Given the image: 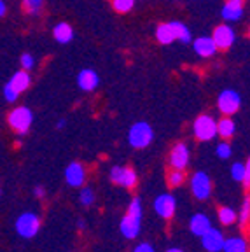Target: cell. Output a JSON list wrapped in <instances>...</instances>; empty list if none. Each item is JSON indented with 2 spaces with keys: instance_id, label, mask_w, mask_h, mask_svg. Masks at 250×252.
<instances>
[{
  "instance_id": "cell-22",
  "label": "cell",
  "mask_w": 250,
  "mask_h": 252,
  "mask_svg": "<svg viewBox=\"0 0 250 252\" xmlns=\"http://www.w3.org/2000/svg\"><path fill=\"white\" fill-rule=\"evenodd\" d=\"M224 252H247L249 251V244L243 240L242 236H231L224 240Z\"/></svg>"
},
{
  "instance_id": "cell-35",
  "label": "cell",
  "mask_w": 250,
  "mask_h": 252,
  "mask_svg": "<svg viewBox=\"0 0 250 252\" xmlns=\"http://www.w3.org/2000/svg\"><path fill=\"white\" fill-rule=\"evenodd\" d=\"M133 252H156V251H154V247L151 244H140V245L135 247V251Z\"/></svg>"
},
{
  "instance_id": "cell-20",
  "label": "cell",
  "mask_w": 250,
  "mask_h": 252,
  "mask_svg": "<svg viewBox=\"0 0 250 252\" xmlns=\"http://www.w3.org/2000/svg\"><path fill=\"white\" fill-rule=\"evenodd\" d=\"M235 130H236V125L229 116H224L220 121H217V135H220L224 140H229L235 135Z\"/></svg>"
},
{
  "instance_id": "cell-41",
  "label": "cell",
  "mask_w": 250,
  "mask_h": 252,
  "mask_svg": "<svg viewBox=\"0 0 250 252\" xmlns=\"http://www.w3.org/2000/svg\"><path fill=\"white\" fill-rule=\"evenodd\" d=\"M166 252H184L182 249H177V247H173V249H168Z\"/></svg>"
},
{
  "instance_id": "cell-31",
  "label": "cell",
  "mask_w": 250,
  "mask_h": 252,
  "mask_svg": "<svg viewBox=\"0 0 250 252\" xmlns=\"http://www.w3.org/2000/svg\"><path fill=\"white\" fill-rule=\"evenodd\" d=\"M20 91H16L14 88L11 86V83H7L4 86V98L7 100V102H18V98H20Z\"/></svg>"
},
{
  "instance_id": "cell-40",
  "label": "cell",
  "mask_w": 250,
  "mask_h": 252,
  "mask_svg": "<svg viewBox=\"0 0 250 252\" xmlns=\"http://www.w3.org/2000/svg\"><path fill=\"white\" fill-rule=\"evenodd\" d=\"M77 226H79V229H84V226H86V222H84V220H79V222H77Z\"/></svg>"
},
{
  "instance_id": "cell-32",
  "label": "cell",
  "mask_w": 250,
  "mask_h": 252,
  "mask_svg": "<svg viewBox=\"0 0 250 252\" xmlns=\"http://www.w3.org/2000/svg\"><path fill=\"white\" fill-rule=\"evenodd\" d=\"M215 153H217V156H219L220 159H227V158H231V146L226 140L220 142L219 146H217V149H215Z\"/></svg>"
},
{
  "instance_id": "cell-3",
  "label": "cell",
  "mask_w": 250,
  "mask_h": 252,
  "mask_svg": "<svg viewBox=\"0 0 250 252\" xmlns=\"http://www.w3.org/2000/svg\"><path fill=\"white\" fill-rule=\"evenodd\" d=\"M9 126H11L12 130L16 131V133H27L28 130H30L31 123H33V112H31L28 107H16V109H12L11 112H9Z\"/></svg>"
},
{
  "instance_id": "cell-8",
  "label": "cell",
  "mask_w": 250,
  "mask_h": 252,
  "mask_svg": "<svg viewBox=\"0 0 250 252\" xmlns=\"http://www.w3.org/2000/svg\"><path fill=\"white\" fill-rule=\"evenodd\" d=\"M191 191L196 200H208L212 194V181L205 172H196L191 179Z\"/></svg>"
},
{
  "instance_id": "cell-14",
  "label": "cell",
  "mask_w": 250,
  "mask_h": 252,
  "mask_svg": "<svg viewBox=\"0 0 250 252\" xmlns=\"http://www.w3.org/2000/svg\"><path fill=\"white\" fill-rule=\"evenodd\" d=\"M192 49L201 58H210V56H214L217 53V46H215L214 39L207 35H201L192 40Z\"/></svg>"
},
{
  "instance_id": "cell-6",
  "label": "cell",
  "mask_w": 250,
  "mask_h": 252,
  "mask_svg": "<svg viewBox=\"0 0 250 252\" xmlns=\"http://www.w3.org/2000/svg\"><path fill=\"white\" fill-rule=\"evenodd\" d=\"M40 229V219L33 212H23L16 219V231L23 238H33Z\"/></svg>"
},
{
  "instance_id": "cell-11",
  "label": "cell",
  "mask_w": 250,
  "mask_h": 252,
  "mask_svg": "<svg viewBox=\"0 0 250 252\" xmlns=\"http://www.w3.org/2000/svg\"><path fill=\"white\" fill-rule=\"evenodd\" d=\"M170 166L175 170H186L189 165V147L182 142L175 144L170 153Z\"/></svg>"
},
{
  "instance_id": "cell-4",
  "label": "cell",
  "mask_w": 250,
  "mask_h": 252,
  "mask_svg": "<svg viewBox=\"0 0 250 252\" xmlns=\"http://www.w3.org/2000/svg\"><path fill=\"white\" fill-rule=\"evenodd\" d=\"M192 131H194V137L198 140L208 142L217 135V121L208 114L199 116L194 121V125H192Z\"/></svg>"
},
{
  "instance_id": "cell-30",
  "label": "cell",
  "mask_w": 250,
  "mask_h": 252,
  "mask_svg": "<svg viewBox=\"0 0 250 252\" xmlns=\"http://www.w3.org/2000/svg\"><path fill=\"white\" fill-rule=\"evenodd\" d=\"M79 198H81V203L84 205V207H90V205H93V201H94V193H93V189L84 188V189L81 191V194H79Z\"/></svg>"
},
{
  "instance_id": "cell-36",
  "label": "cell",
  "mask_w": 250,
  "mask_h": 252,
  "mask_svg": "<svg viewBox=\"0 0 250 252\" xmlns=\"http://www.w3.org/2000/svg\"><path fill=\"white\" fill-rule=\"evenodd\" d=\"M5 11H7V5H5L4 0H0V18L5 14Z\"/></svg>"
},
{
  "instance_id": "cell-37",
  "label": "cell",
  "mask_w": 250,
  "mask_h": 252,
  "mask_svg": "<svg viewBox=\"0 0 250 252\" xmlns=\"http://www.w3.org/2000/svg\"><path fill=\"white\" fill-rule=\"evenodd\" d=\"M33 193H35V196H37V198H42L44 194H46V191H44L42 188H35V191H33Z\"/></svg>"
},
{
  "instance_id": "cell-16",
  "label": "cell",
  "mask_w": 250,
  "mask_h": 252,
  "mask_svg": "<svg viewBox=\"0 0 250 252\" xmlns=\"http://www.w3.org/2000/svg\"><path fill=\"white\" fill-rule=\"evenodd\" d=\"M189 228H191V233L196 236H203L208 229L212 228V222L205 214H194L189 220Z\"/></svg>"
},
{
  "instance_id": "cell-21",
  "label": "cell",
  "mask_w": 250,
  "mask_h": 252,
  "mask_svg": "<svg viewBox=\"0 0 250 252\" xmlns=\"http://www.w3.org/2000/svg\"><path fill=\"white\" fill-rule=\"evenodd\" d=\"M220 16L224 18L226 23H233V21L242 20L243 16V7L242 5H233V4H224L222 11H220Z\"/></svg>"
},
{
  "instance_id": "cell-19",
  "label": "cell",
  "mask_w": 250,
  "mask_h": 252,
  "mask_svg": "<svg viewBox=\"0 0 250 252\" xmlns=\"http://www.w3.org/2000/svg\"><path fill=\"white\" fill-rule=\"evenodd\" d=\"M11 86L14 88L16 91H20V93H23L25 90H28L31 84V77L30 74H28L27 70H20V72H16L14 75L11 77Z\"/></svg>"
},
{
  "instance_id": "cell-2",
  "label": "cell",
  "mask_w": 250,
  "mask_h": 252,
  "mask_svg": "<svg viewBox=\"0 0 250 252\" xmlns=\"http://www.w3.org/2000/svg\"><path fill=\"white\" fill-rule=\"evenodd\" d=\"M154 138V131L151 128V125L145 121H138L129 128L128 131V142L129 146L135 149H144L147 147Z\"/></svg>"
},
{
  "instance_id": "cell-38",
  "label": "cell",
  "mask_w": 250,
  "mask_h": 252,
  "mask_svg": "<svg viewBox=\"0 0 250 252\" xmlns=\"http://www.w3.org/2000/svg\"><path fill=\"white\" fill-rule=\"evenodd\" d=\"M65 125H66L65 119H60V121L56 123V128H58V130H63V128H65Z\"/></svg>"
},
{
  "instance_id": "cell-5",
  "label": "cell",
  "mask_w": 250,
  "mask_h": 252,
  "mask_svg": "<svg viewBox=\"0 0 250 252\" xmlns=\"http://www.w3.org/2000/svg\"><path fill=\"white\" fill-rule=\"evenodd\" d=\"M217 107L222 116H235L242 107V96L235 90H224L217 98Z\"/></svg>"
},
{
  "instance_id": "cell-10",
  "label": "cell",
  "mask_w": 250,
  "mask_h": 252,
  "mask_svg": "<svg viewBox=\"0 0 250 252\" xmlns=\"http://www.w3.org/2000/svg\"><path fill=\"white\" fill-rule=\"evenodd\" d=\"M212 39H214L215 46L217 49H229L235 42V30L229 27L227 23L224 25H219V27H215L214 33H212Z\"/></svg>"
},
{
  "instance_id": "cell-18",
  "label": "cell",
  "mask_w": 250,
  "mask_h": 252,
  "mask_svg": "<svg viewBox=\"0 0 250 252\" xmlns=\"http://www.w3.org/2000/svg\"><path fill=\"white\" fill-rule=\"evenodd\" d=\"M53 35H55V40H58L60 44H68L74 39V28L65 21H62L53 28Z\"/></svg>"
},
{
  "instance_id": "cell-26",
  "label": "cell",
  "mask_w": 250,
  "mask_h": 252,
  "mask_svg": "<svg viewBox=\"0 0 250 252\" xmlns=\"http://www.w3.org/2000/svg\"><path fill=\"white\" fill-rule=\"evenodd\" d=\"M112 7H114V11L126 14V12H129L135 7V0H112Z\"/></svg>"
},
{
  "instance_id": "cell-34",
  "label": "cell",
  "mask_w": 250,
  "mask_h": 252,
  "mask_svg": "<svg viewBox=\"0 0 250 252\" xmlns=\"http://www.w3.org/2000/svg\"><path fill=\"white\" fill-rule=\"evenodd\" d=\"M242 182L247 189H250V158H249V161L245 163V177H243Z\"/></svg>"
},
{
  "instance_id": "cell-9",
  "label": "cell",
  "mask_w": 250,
  "mask_h": 252,
  "mask_svg": "<svg viewBox=\"0 0 250 252\" xmlns=\"http://www.w3.org/2000/svg\"><path fill=\"white\" fill-rule=\"evenodd\" d=\"M154 210L159 217L163 219H172L175 216V210H177V200L173 194L170 193H164L159 194V196L154 200Z\"/></svg>"
},
{
  "instance_id": "cell-17",
  "label": "cell",
  "mask_w": 250,
  "mask_h": 252,
  "mask_svg": "<svg viewBox=\"0 0 250 252\" xmlns=\"http://www.w3.org/2000/svg\"><path fill=\"white\" fill-rule=\"evenodd\" d=\"M156 39L157 42H161L163 46H170L177 40L175 32H173V27L170 23H161L156 27Z\"/></svg>"
},
{
  "instance_id": "cell-27",
  "label": "cell",
  "mask_w": 250,
  "mask_h": 252,
  "mask_svg": "<svg viewBox=\"0 0 250 252\" xmlns=\"http://www.w3.org/2000/svg\"><path fill=\"white\" fill-rule=\"evenodd\" d=\"M42 5H44V0H23V7L28 14H33V16L39 14Z\"/></svg>"
},
{
  "instance_id": "cell-29",
  "label": "cell",
  "mask_w": 250,
  "mask_h": 252,
  "mask_svg": "<svg viewBox=\"0 0 250 252\" xmlns=\"http://www.w3.org/2000/svg\"><path fill=\"white\" fill-rule=\"evenodd\" d=\"M231 177L235 179L236 182H242L243 177H245V165L240 161L233 163V166H231Z\"/></svg>"
},
{
  "instance_id": "cell-12",
  "label": "cell",
  "mask_w": 250,
  "mask_h": 252,
  "mask_svg": "<svg viewBox=\"0 0 250 252\" xmlns=\"http://www.w3.org/2000/svg\"><path fill=\"white\" fill-rule=\"evenodd\" d=\"M201 238V245L207 252H220L224 247V235L219 231V229L210 228L203 236H199Z\"/></svg>"
},
{
  "instance_id": "cell-1",
  "label": "cell",
  "mask_w": 250,
  "mask_h": 252,
  "mask_svg": "<svg viewBox=\"0 0 250 252\" xmlns=\"http://www.w3.org/2000/svg\"><path fill=\"white\" fill-rule=\"evenodd\" d=\"M121 233L125 238L133 240L137 238L138 233L142 228V201L138 198H133L131 203L128 205V210H126L125 217L121 219Z\"/></svg>"
},
{
  "instance_id": "cell-33",
  "label": "cell",
  "mask_w": 250,
  "mask_h": 252,
  "mask_svg": "<svg viewBox=\"0 0 250 252\" xmlns=\"http://www.w3.org/2000/svg\"><path fill=\"white\" fill-rule=\"evenodd\" d=\"M21 67H23V70L30 72L31 68L35 67V58H33L30 53H25V55H21Z\"/></svg>"
},
{
  "instance_id": "cell-7",
  "label": "cell",
  "mask_w": 250,
  "mask_h": 252,
  "mask_svg": "<svg viewBox=\"0 0 250 252\" xmlns=\"http://www.w3.org/2000/svg\"><path fill=\"white\" fill-rule=\"evenodd\" d=\"M110 181H112L114 184L131 189L137 186L138 175H137V172L133 168H129V166H114V168L110 170Z\"/></svg>"
},
{
  "instance_id": "cell-25",
  "label": "cell",
  "mask_w": 250,
  "mask_h": 252,
  "mask_svg": "<svg viewBox=\"0 0 250 252\" xmlns=\"http://www.w3.org/2000/svg\"><path fill=\"white\" fill-rule=\"evenodd\" d=\"M166 181H168V184L172 186V188H179V186L184 184V181H186V172H184V170H175V168H172V172H168V177H166Z\"/></svg>"
},
{
  "instance_id": "cell-23",
  "label": "cell",
  "mask_w": 250,
  "mask_h": 252,
  "mask_svg": "<svg viewBox=\"0 0 250 252\" xmlns=\"http://www.w3.org/2000/svg\"><path fill=\"white\" fill-rule=\"evenodd\" d=\"M170 25L173 27L177 40H180L182 44H191L192 42V33H191V30H189L188 25H184L182 21H170Z\"/></svg>"
},
{
  "instance_id": "cell-13",
  "label": "cell",
  "mask_w": 250,
  "mask_h": 252,
  "mask_svg": "<svg viewBox=\"0 0 250 252\" xmlns=\"http://www.w3.org/2000/svg\"><path fill=\"white\" fill-rule=\"evenodd\" d=\"M65 181L72 188H81L84 184V181H86V170H84V166L77 161L70 163L65 170Z\"/></svg>"
},
{
  "instance_id": "cell-15",
  "label": "cell",
  "mask_w": 250,
  "mask_h": 252,
  "mask_svg": "<svg viewBox=\"0 0 250 252\" xmlns=\"http://www.w3.org/2000/svg\"><path fill=\"white\" fill-rule=\"evenodd\" d=\"M100 84V77L93 68H82L77 75V86L82 91H94Z\"/></svg>"
},
{
  "instance_id": "cell-28",
  "label": "cell",
  "mask_w": 250,
  "mask_h": 252,
  "mask_svg": "<svg viewBox=\"0 0 250 252\" xmlns=\"http://www.w3.org/2000/svg\"><path fill=\"white\" fill-rule=\"evenodd\" d=\"M249 222H250V196L243 200L242 209H240V224L247 226Z\"/></svg>"
},
{
  "instance_id": "cell-39",
  "label": "cell",
  "mask_w": 250,
  "mask_h": 252,
  "mask_svg": "<svg viewBox=\"0 0 250 252\" xmlns=\"http://www.w3.org/2000/svg\"><path fill=\"white\" fill-rule=\"evenodd\" d=\"M227 4H233V5H242L243 7V0H226Z\"/></svg>"
},
{
  "instance_id": "cell-24",
  "label": "cell",
  "mask_w": 250,
  "mask_h": 252,
  "mask_svg": "<svg viewBox=\"0 0 250 252\" xmlns=\"http://www.w3.org/2000/svg\"><path fill=\"white\" fill-rule=\"evenodd\" d=\"M219 220H220V224L222 226H231L238 220V214L231 209V207H220L219 209Z\"/></svg>"
}]
</instances>
